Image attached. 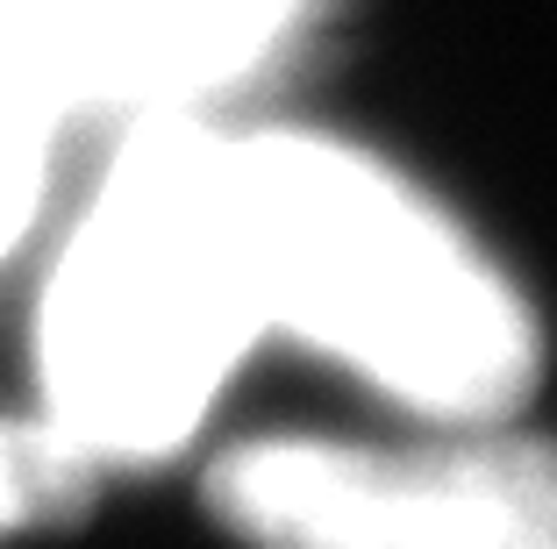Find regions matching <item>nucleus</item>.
<instances>
[{"label":"nucleus","instance_id":"nucleus-1","mask_svg":"<svg viewBox=\"0 0 557 549\" xmlns=\"http://www.w3.org/2000/svg\"><path fill=\"white\" fill-rule=\"evenodd\" d=\"M222 194L264 322L372 414L486 421L543 392V314L486 236L386 150L222 114Z\"/></svg>","mask_w":557,"mask_h":549},{"label":"nucleus","instance_id":"nucleus-2","mask_svg":"<svg viewBox=\"0 0 557 549\" xmlns=\"http://www.w3.org/2000/svg\"><path fill=\"white\" fill-rule=\"evenodd\" d=\"M214 122H129L44 228L22 407L94 485L200 464L264 357Z\"/></svg>","mask_w":557,"mask_h":549},{"label":"nucleus","instance_id":"nucleus-3","mask_svg":"<svg viewBox=\"0 0 557 549\" xmlns=\"http://www.w3.org/2000/svg\"><path fill=\"white\" fill-rule=\"evenodd\" d=\"M236 549H557V436L529 414L250 428L200 450Z\"/></svg>","mask_w":557,"mask_h":549},{"label":"nucleus","instance_id":"nucleus-4","mask_svg":"<svg viewBox=\"0 0 557 549\" xmlns=\"http://www.w3.org/2000/svg\"><path fill=\"white\" fill-rule=\"evenodd\" d=\"M300 0H0V79L58 122H172L236 100Z\"/></svg>","mask_w":557,"mask_h":549},{"label":"nucleus","instance_id":"nucleus-5","mask_svg":"<svg viewBox=\"0 0 557 549\" xmlns=\"http://www.w3.org/2000/svg\"><path fill=\"white\" fill-rule=\"evenodd\" d=\"M58 144L65 122L15 79H0V272H15L58 214Z\"/></svg>","mask_w":557,"mask_h":549},{"label":"nucleus","instance_id":"nucleus-6","mask_svg":"<svg viewBox=\"0 0 557 549\" xmlns=\"http://www.w3.org/2000/svg\"><path fill=\"white\" fill-rule=\"evenodd\" d=\"M94 492L100 485L58 450V436L29 407H0V549L36 535V528H58V521L86 514Z\"/></svg>","mask_w":557,"mask_h":549}]
</instances>
